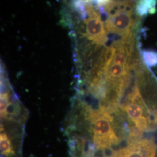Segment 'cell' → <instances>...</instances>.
<instances>
[{
  "mask_svg": "<svg viewBox=\"0 0 157 157\" xmlns=\"http://www.w3.org/2000/svg\"><path fill=\"white\" fill-rule=\"evenodd\" d=\"M136 0H111L107 5L100 9L108 17L105 28L108 33L117 34L121 39L133 37L136 26L140 18L135 13Z\"/></svg>",
  "mask_w": 157,
  "mask_h": 157,
  "instance_id": "1",
  "label": "cell"
},
{
  "mask_svg": "<svg viewBox=\"0 0 157 157\" xmlns=\"http://www.w3.org/2000/svg\"><path fill=\"white\" fill-rule=\"evenodd\" d=\"M128 117L132 129L130 132L143 133L152 129L151 115L136 84L121 107Z\"/></svg>",
  "mask_w": 157,
  "mask_h": 157,
  "instance_id": "2",
  "label": "cell"
},
{
  "mask_svg": "<svg viewBox=\"0 0 157 157\" xmlns=\"http://www.w3.org/2000/svg\"><path fill=\"white\" fill-rule=\"evenodd\" d=\"M111 111L102 107L100 112L93 115L94 142L97 147L95 150L105 151L113 150L112 147L117 145L120 138L115 131L114 120Z\"/></svg>",
  "mask_w": 157,
  "mask_h": 157,
  "instance_id": "3",
  "label": "cell"
},
{
  "mask_svg": "<svg viewBox=\"0 0 157 157\" xmlns=\"http://www.w3.org/2000/svg\"><path fill=\"white\" fill-rule=\"evenodd\" d=\"M87 16L84 21L87 38L97 45L105 44L108 40L107 30L100 13L91 3L87 5Z\"/></svg>",
  "mask_w": 157,
  "mask_h": 157,
  "instance_id": "4",
  "label": "cell"
},
{
  "mask_svg": "<svg viewBox=\"0 0 157 157\" xmlns=\"http://www.w3.org/2000/svg\"><path fill=\"white\" fill-rule=\"evenodd\" d=\"M156 145L148 139H128L127 145L120 150L124 157H155Z\"/></svg>",
  "mask_w": 157,
  "mask_h": 157,
  "instance_id": "5",
  "label": "cell"
},
{
  "mask_svg": "<svg viewBox=\"0 0 157 157\" xmlns=\"http://www.w3.org/2000/svg\"><path fill=\"white\" fill-rule=\"evenodd\" d=\"M157 0H136L135 13L137 17L143 18L148 14L157 12Z\"/></svg>",
  "mask_w": 157,
  "mask_h": 157,
  "instance_id": "6",
  "label": "cell"
},
{
  "mask_svg": "<svg viewBox=\"0 0 157 157\" xmlns=\"http://www.w3.org/2000/svg\"><path fill=\"white\" fill-rule=\"evenodd\" d=\"M142 58L146 65L153 67L157 65V52L152 50H143L141 52Z\"/></svg>",
  "mask_w": 157,
  "mask_h": 157,
  "instance_id": "7",
  "label": "cell"
},
{
  "mask_svg": "<svg viewBox=\"0 0 157 157\" xmlns=\"http://www.w3.org/2000/svg\"><path fill=\"white\" fill-rule=\"evenodd\" d=\"M9 95L7 93L1 94L0 99V109L1 117H6L7 115V108L10 105Z\"/></svg>",
  "mask_w": 157,
  "mask_h": 157,
  "instance_id": "8",
  "label": "cell"
},
{
  "mask_svg": "<svg viewBox=\"0 0 157 157\" xmlns=\"http://www.w3.org/2000/svg\"><path fill=\"white\" fill-rule=\"evenodd\" d=\"M92 4H95L98 8H103L107 5L111 0H90Z\"/></svg>",
  "mask_w": 157,
  "mask_h": 157,
  "instance_id": "9",
  "label": "cell"
}]
</instances>
